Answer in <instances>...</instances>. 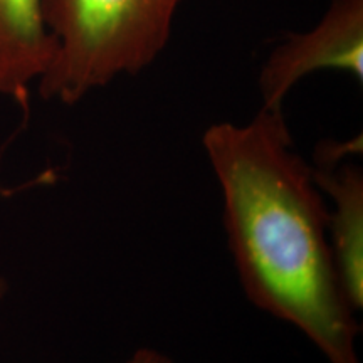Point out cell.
I'll use <instances>...</instances> for the list:
<instances>
[{"label": "cell", "mask_w": 363, "mask_h": 363, "mask_svg": "<svg viewBox=\"0 0 363 363\" xmlns=\"http://www.w3.org/2000/svg\"><path fill=\"white\" fill-rule=\"evenodd\" d=\"M220 185L229 249L254 306L301 331L330 363H360L358 323L328 235V207L283 108L202 136Z\"/></svg>", "instance_id": "1"}, {"label": "cell", "mask_w": 363, "mask_h": 363, "mask_svg": "<svg viewBox=\"0 0 363 363\" xmlns=\"http://www.w3.org/2000/svg\"><path fill=\"white\" fill-rule=\"evenodd\" d=\"M345 145L326 143L315 155L313 177L330 195L328 235L340 279L357 313L363 306V174L353 162L340 160Z\"/></svg>", "instance_id": "4"}, {"label": "cell", "mask_w": 363, "mask_h": 363, "mask_svg": "<svg viewBox=\"0 0 363 363\" xmlns=\"http://www.w3.org/2000/svg\"><path fill=\"white\" fill-rule=\"evenodd\" d=\"M335 69L363 79V0H331L320 22L291 33L272 49L261 67L264 108H283L284 98L313 72Z\"/></svg>", "instance_id": "3"}, {"label": "cell", "mask_w": 363, "mask_h": 363, "mask_svg": "<svg viewBox=\"0 0 363 363\" xmlns=\"http://www.w3.org/2000/svg\"><path fill=\"white\" fill-rule=\"evenodd\" d=\"M7 289H9V286H7V281L4 279L2 276H0V301H2L4 296H6Z\"/></svg>", "instance_id": "7"}, {"label": "cell", "mask_w": 363, "mask_h": 363, "mask_svg": "<svg viewBox=\"0 0 363 363\" xmlns=\"http://www.w3.org/2000/svg\"><path fill=\"white\" fill-rule=\"evenodd\" d=\"M125 363H175L165 353L153 350V348H140Z\"/></svg>", "instance_id": "6"}, {"label": "cell", "mask_w": 363, "mask_h": 363, "mask_svg": "<svg viewBox=\"0 0 363 363\" xmlns=\"http://www.w3.org/2000/svg\"><path fill=\"white\" fill-rule=\"evenodd\" d=\"M182 0H43L54 40L39 79L43 99L76 104L120 76H135L170 43Z\"/></svg>", "instance_id": "2"}, {"label": "cell", "mask_w": 363, "mask_h": 363, "mask_svg": "<svg viewBox=\"0 0 363 363\" xmlns=\"http://www.w3.org/2000/svg\"><path fill=\"white\" fill-rule=\"evenodd\" d=\"M52 56L43 0H0V96L26 106Z\"/></svg>", "instance_id": "5"}]
</instances>
